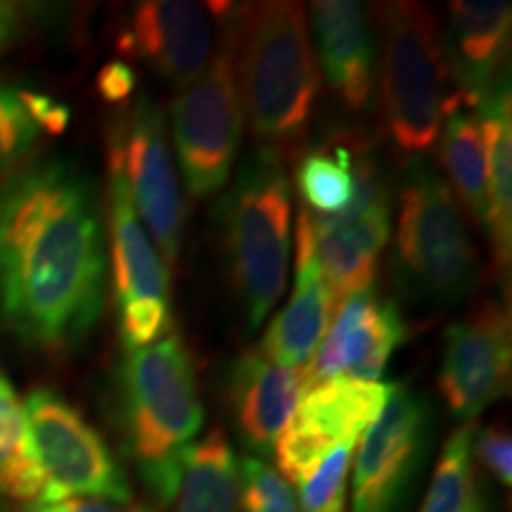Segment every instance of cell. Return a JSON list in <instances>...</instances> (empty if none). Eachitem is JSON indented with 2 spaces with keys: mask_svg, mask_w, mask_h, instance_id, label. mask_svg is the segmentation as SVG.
Returning <instances> with one entry per match:
<instances>
[{
  "mask_svg": "<svg viewBox=\"0 0 512 512\" xmlns=\"http://www.w3.org/2000/svg\"><path fill=\"white\" fill-rule=\"evenodd\" d=\"M306 392L302 368L278 366L256 349L235 358L226 377V396L242 444L271 456Z\"/></svg>",
  "mask_w": 512,
  "mask_h": 512,
  "instance_id": "e0dca14e",
  "label": "cell"
},
{
  "mask_svg": "<svg viewBox=\"0 0 512 512\" xmlns=\"http://www.w3.org/2000/svg\"><path fill=\"white\" fill-rule=\"evenodd\" d=\"M394 384L356 382L347 377L320 382L302 396L297 411L275 441L278 472L299 484L330 448L358 444L382 413Z\"/></svg>",
  "mask_w": 512,
  "mask_h": 512,
  "instance_id": "7c38bea8",
  "label": "cell"
},
{
  "mask_svg": "<svg viewBox=\"0 0 512 512\" xmlns=\"http://www.w3.org/2000/svg\"><path fill=\"white\" fill-rule=\"evenodd\" d=\"M214 27L209 12L190 0H145L119 31L117 50L150 64L176 88L202 74L211 57Z\"/></svg>",
  "mask_w": 512,
  "mask_h": 512,
  "instance_id": "9a60e30c",
  "label": "cell"
},
{
  "mask_svg": "<svg viewBox=\"0 0 512 512\" xmlns=\"http://www.w3.org/2000/svg\"><path fill=\"white\" fill-rule=\"evenodd\" d=\"M46 489L29 420L15 384L0 373V496L36 505Z\"/></svg>",
  "mask_w": 512,
  "mask_h": 512,
  "instance_id": "7402d4cb",
  "label": "cell"
},
{
  "mask_svg": "<svg viewBox=\"0 0 512 512\" xmlns=\"http://www.w3.org/2000/svg\"><path fill=\"white\" fill-rule=\"evenodd\" d=\"M0 512H10V508H8V501H5L3 496H0Z\"/></svg>",
  "mask_w": 512,
  "mask_h": 512,
  "instance_id": "836d02e7",
  "label": "cell"
},
{
  "mask_svg": "<svg viewBox=\"0 0 512 512\" xmlns=\"http://www.w3.org/2000/svg\"><path fill=\"white\" fill-rule=\"evenodd\" d=\"M472 458L479 460V465L496 477L498 482L510 486L512 482V441L510 432L503 427L491 425L479 432L477 439H472Z\"/></svg>",
  "mask_w": 512,
  "mask_h": 512,
  "instance_id": "f1b7e54d",
  "label": "cell"
},
{
  "mask_svg": "<svg viewBox=\"0 0 512 512\" xmlns=\"http://www.w3.org/2000/svg\"><path fill=\"white\" fill-rule=\"evenodd\" d=\"M332 311L335 304L313 254L309 214L302 209L297 223V285L285 309L268 325L259 351L283 368H304L328 332Z\"/></svg>",
  "mask_w": 512,
  "mask_h": 512,
  "instance_id": "d6986e66",
  "label": "cell"
},
{
  "mask_svg": "<svg viewBox=\"0 0 512 512\" xmlns=\"http://www.w3.org/2000/svg\"><path fill=\"white\" fill-rule=\"evenodd\" d=\"M138 76L124 60L107 62L98 74V93L110 105H121L136 91Z\"/></svg>",
  "mask_w": 512,
  "mask_h": 512,
  "instance_id": "f546056e",
  "label": "cell"
},
{
  "mask_svg": "<svg viewBox=\"0 0 512 512\" xmlns=\"http://www.w3.org/2000/svg\"><path fill=\"white\" fill-rule=\"evenodd\" d=\"M119 415L128 456L159 505H171L183 451L204 425L195 363L183 339L166 335L128 351L119 373Z\"/></svg>",
  "mask_w": 512,
  "mask_h": 512,
  "instance_id": "3957f363",
  "label": "cell"
},
{
  "mask_svg": "<svg viewBox=\"0 0 512 512\" xmlns=\"http://www.w3.org/2000/svg\"><path fill=\"white\" fill-rule=\"evenodd\" d=\"M475 266V247L451 188L430 162L411 157L403 169L396 230L401 290L422 304H456L475 283Z\"/></svg>",
  "mask_w": 512,
  "mask_h": 512,
  "instance_id": "5b68a950",
  "label": "cell"
},
{
  "mask_svg": "<svg viewBox=\"0 0 512 512\" xmlns=\"http://www.w3.org/2000/svg\"><path fill=\"white\" fill-rule=\"evenodd\" d=\"M41 128L24 105L17 88L0 86V183L22 169L34 152Z\"/></svg>",
  "mask_w": 512,
  "mask_h": 512,
  "instance_id": "4316f807",
  "label": "cell"
},
{
  "mask_svg": "<svg viewBox=\"0 0 512 512\" xmlns=\"http://www.w3.org/2000/svg\"><path fill=\"white\" fill-rule=\"evenodd\" d=\"M171 124L190 195L211 197L221 192L233 174L245 124L233 43L226 29L221 48L211 53L202 74L181 88L174 100Z\"/></svg>",
  "mask_w": 512,
  "mask_h": 512,
  "instance_id": "52a82bcc",
  "label": "cell"
},
{
  "mask_svg": "<svg viewBox=\"0 0 512 512\" xmlns=\"http://www.w3.org/2000/svg\"><path fill=\"white\" fill-rule=\"evenodd\" d=\"M475 425L465 422L446 439L420 512H486L484 491L479 486L472 458Z\"/></svg>",
  "mask_w": 512,
  "mask_h": 512,
  "instance_id": "cb8c5ba5",
  "label": "cell"
},
{
  "mask_svg": "<svg viewBox=\"0 0 512 512\" xmlns=\"http://www.w3.org/2000/svg\"><path fill=\"white\" fill-rule=\"evenodd\" d=\"M439 159L444 164L451 192L479 226L486 223V140L477 112L456 107L448 112L439 143ZM453 195V197H456Z\"/></svg>",
  "mask_w": 512,
  "mask_h": 512,
  "instance_id": "603a6c76",
  "label": "cell"
},
{
  "mask_svg": "<svg viewBox=\"0 0 512 512\" xmlns=\"http://www.w3.org/2000/svg\"><path fill=\"white\" fill-rule=\"evenodd\" d=\"M242 512H302L292 484L266 460L247 456L238 465Z\"/></svg>",
  "mask_w": 512,
  "mask_h": 512,
  "instance_id": "83f0119b",
  "label": "cell"
},
{
  "mask_svg": "<svg viewBox=\"0 0 512 512\" xmlns=\"http://www.w3.org/2000/svg\"><path fill=\"white\" fill-rule=\"evenodd\" d=\"M382 36V105L389 136L403 152L427 150L456 110L437 17L420 3L377 5Z\"/></svg>",
  "mask_w": 512,
  "mask_h": 512,
  "instance_id": "8992f818",
  "label": "cell"
},
{
  "mask_svg": "<svg viewBox=\"0 0 512 512\" xmlns=\"http://www.w3.org/2000/svg\"><path fill=\"white\" fill-rule=\"evenodd\" d=\"M311 22L328 88L349 110H366L377 69L366 10L349 0H316Z\"/></svg>",
  "mask_w": 512,
  "mask_h": 512,
  "instance_id": "ac0fdd59",
  "label": "cell"
},
{
  "mask_svg": "<svg viewBox=\"0 0 512 512\" xmlns=\"http://www.w3.org/2000/svg\"><path fill=\"white\" fill-rule=\"evenodd\" d=\"M512 10L498 0H460L448 10V29L441 34L456 105L475 110L501 86V69L510 46Z\"/></svg>",
  "mask_w": 512,
  "mask_h": 512,
  "instance_id": "2e32d148",
  "label": "cell"
},
{
  "mask_svg": "<svg viewBox=\"0 0 512 512\" xmlns=\"http://www.w3.org/2000/svg\"><path fill=\"white\" fill-rule=\"evenodd\" d=\"M486 140V223L498 273L508 271L512 252V121L508 81L475 107Z\"/></svg>",
  "mask_w": 512,
  "mask_h": 512,
  "instance_id": "ffe728a7",
  "label": "cell"
},
{
  "mask_svg": "<svg viewBox=\"0 0 512 512\" xmlns=\"http://www.w3.org/2000/svg\"><path fill=\"white\" fill-rule=\"evenodd\" d=\"M510 318L496 302L446 330L439 389L453 418L470 422L510 387Z\"/></svg>",
  "mask_w": 512,
  "mask_h": 512,
  "instance_id": "4fadbf2b",
  "label": "cell"
},
{
  "mask_svg": "<svg viewBox=\"0 0 512 512\" xmlns=\"http://www.w3.org/2000/svg\"><path fill=\"white\" fill-rule=\"evenodd\" d=\"M110 155L124 171L128 192L159 256L174 264L181 254L185 207L166 140L164 112L150 95H138L133 110L110 138Z\"/></svg>",
  "mask_w": 512,
  "mask_h": 512,
  "instance_id": "30bf717a",
  "label": "cell"
},
{
  "mask_svg": "<svg viewBox=\"0 0 512 512\" xmlns=\"http://www.w3.org/2000/svg\"><path fill=\"white\" fill-rule=\"evenodd\" d=\"M22 34V10L15 3H0V53H5Z\"/></svg>",
  "mask_w": 512,
  "mask_h": 512,
  "instance_id": "d6a6232c",
  "label": "cell"
},
{
  "mask_svg": "<svg viewBox=\"0 0 512 512\" xmlns=\"http://www.w3.org/2000/svg\"><path fill=\"white\" fill-rule=\"evenodd\" d=\"M238 458L221 430H211L183 451L176 512H240Z\"/></svg>",
  "mask_w": 512,
  "mask_h": 512,
  "instance_id": "44dd1931",
  "label": "cell"
},
{
  "mask_svg": "<svg viewBox=\"0 0 512 512\" xmlns=\"http://www.w3.org/2000/svg\"><path fill=\"white\" fill-rule=\"evenodd\" d=\"M486 512H489V510H486Z\"/></svg>",
  "mask_w": 512,
  "mask_h": 512,
  "instance_id": "e575fe53",
  "label": "cell"
},
{
  "mask_svg": "<svg viewBox=\"0 0 512 512\" xmlns=\"http://www.w3.org/2000/svg\"><path fill=\"white\" fill-rule=\"evenodd\" d=\"M230 280L256 330L285 290L292 252V192L285 164L275 152L256 147L219 204Z\"/></svg>",
  "mask_w": 512,
  "mask_h": 512,
  "instance_id": "277c9868",
  "label": "cell"
},
{
  "mask_svg": "<svg viewBox=\"0 0 512 512\" xmlns=\"http://www.w3.org/2000/svg\"><path fill=\"white\" fill-rule=\"evenodd\" d=\"M430 437L427 401L413 389L394 384L382 413L363 432L351 512H401L430 453Z\"/></svg>",
  "mask_w": 512,
  "mask_h": 512,
  "instance_id": "8fae6325",
  "label": "cell"
},
{
  "mask_svg": "<svg viewBox=\"0 0 512 512\" xmlns=\"http://www.w3.org/2000/svg\"><path fill=\"white\" fill-rule=\"evenodd\" d=\"M31 512H150V510L136 503L119 505V503L95 501V498H64V501H57V503L31 505Z\"/></svg>",
  "mask_w": 512,
  "mask_h": 512,
  "instance_id": "1f68e13d",
  "label": "cell"
},
{
  "mask_svg": "<svg viewBox=\"0 0 512 512\" xmlns=\"http://www.w3.org/2000/svg\"><path fill=\"white\" fill-rule=\"evenodd\" d=\"M356 444L330 448L306 475L299 479V510L302 512H344L347 510V482Z\"/></svg>",
  "mask_w": 512,
  "mask_h": 512,
  "instance_id": "484cf974",
  "label": "cell"
},
{
  "mask_svg": "<svg viewBox=\"0 0 512 512\" xmlns=\"http://www.w3.org/2000/svg\"><path fill=\"white\" fill-rule=\"evenodd\" d=\"M19 93H22L24 105H27V110L31 117H34L38 128L53 133V136H60V133L67 131L69 117H72L67 105H62V102H57L50 98V95H43V93H34V91H19Z\"/></svg>",
  "mask_w": 512,
  "mask_h": 512,
  "instance_id": "4dcf8cb0",
  "label": "cell"
},
{
  "mask_svg": "<svg viewBox=\"0 0 512 512\" xmlns=\"http://www.w3.org/2000/svg\"><path fill=\"white\" fill-rule=\"evenodd\" d=\"M408 339V323L394 299L382 297L373 285L339 304L335 323L302 368L306 387L347 377L377 382L396 349Z\"/></svg>",
  "mask_w": 512,
  "mask_h": 512,
  "instance_id": "5bb4252c",
  "label": "cell"
},
{
  "mask_svg": "<svg viewBox=\"0 0 512 512\" xmlns=\"http://www.w3.org/2000/svg\"><path fill=\"white\" fill-rule=\"evenodd\" d=\"M107 249L93 185L62 159L0 183V323L19 342L67 354L105 309Z\"/></svg>",
  "mask_w": 512,
  "mask_h": 512,
  "instance_id": "6da1fadb",
  "label": "cell"
},
{
  "mask_svg": "<svg viewBox=\"0 0 512 512\" xmlns=\"http://www.w3.org/2000/svg\"><path fill=\"white\" fill-rule=\"evenodd\" d=\"M46 489L36 505L64 498H95L126 505L131 484L100 432L50 387H36L24 401Z\"/></svg>",
  "mask_w": 512,
  "mask_h": 512,
  "instance_id": "ba28073f",
  "label": "cell"
},
{
  "mask_svg": "<svg viewBox=\"0 0 512 512\" xmlns=\"http://www.w3.org/2000/svg\"><path fill=\"white\" fill-rule=\"evenodd\" d=\"M354 145L328 143L299 159L294 181L313 214L330 216L347 207L354 192Z\"/></svg>",
  "mask_w": 512,
  "mask_h": 512,
  "instance_id": "d4e9b609",
  "label": "cell"
},
{
  "mask_svg": "<svg viewBox=\"0 0 512 512\" xmlns=\"http://www.w3.org/2000/svg\"><path fill=\"white\" fill-rule=\"evenodd\" d=\"M221 10L233 43L235 72L247 119L261 147L283 157L302 150L320 88L304 5L252 3Z\"/></svg>",
  "mask_w": 512,
  "mask_h": 512,
  "instance_id": "7a4b0ae2",
  "label": "cell"
},
{
  "mask_svg": "<svg viewBox=\"0 0 512 512\" xmlns=\"http://www.w3.org/2000/svg\"><path fill=\"white\" fill-rule=\"evenodd\" d=\"M107 197H110L112 275L121 344L126 351H136L150 347L174 330L169 271L140 223L124 171L112 155Z\"/></svg>",
  "mask_w": 512,
  "mask_h": 512,
  "instance_id": "9c48e42d",
  "label": "cell"
}]
</instances>
